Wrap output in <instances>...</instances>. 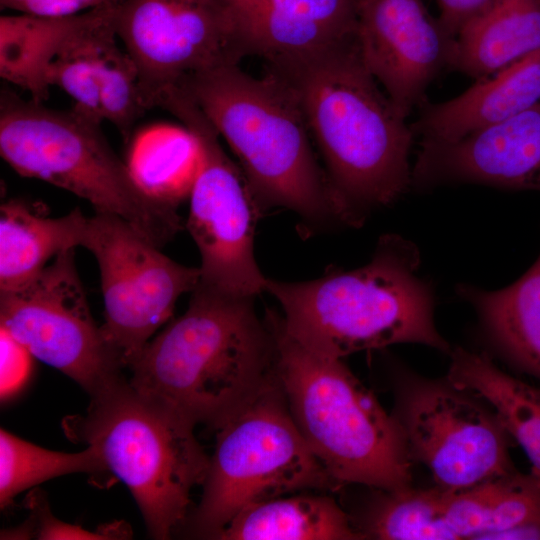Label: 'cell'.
Listing matches in <instances>:
<instances>
[{
  "instance_id": "52a82bcc",
  "label": "cell",
  "mask_w": 540,
  "mask_h": 540,
  "mask_svg": "<svg viewBox=\"0 0 540 540\" xmlns=\"http://www.w3.org/2000/svg\"><path fill=\"white\" fill-rule=\"evenodd\" d=\"M101 124L74 108L51 109L5 89L0 98V154L19 175L73 193L95 212L122 218L162 247L182 229L176 207L138 185Z\"/></svg>"
},
{
  "instance_id": "1f68e13d",
  "label": "cell",
  "mask_w": 540,
  "mask_h": 540,
  "mask_svg": "<svg viewBox=\"0 0 540 540\" xmlns=\"http://www.w3.org/2000/svg\"><path fill=\"white\" fill-rule=\"evenodd\" d=\"M440 10L439 22L452 38L471 19L499 0H435Z\"/></svg>"
},
{
  "instance_id": "ffe728a7",
  "label": "cell",
  "mask_w": 540,
  "mask_h": 540,
  "mask_svg": "<svg viewBox=\"0 0 540 540\" xmlns=\"http://www.w3.org/2000/svg\"><path fill=\"white\" fill-rule=\"evenodd\" d=\"M219 540H360L350 516L326 495L279 496L240 511Z\"/></svg>"
},
{
  "instance_id": "f1b7e54d",
  "label": "cell",
  "mask_w": 540,
  "mask_h": 540,
  "mask_svg": "<svg viewBox=\"0 0 540 540\" xmlns=\"http://www.w3.org/2000/svg\"><path fill=\"white\" fill-rule=\"evenodd\" d=\"M29 517L18 527L1 531V539H126L131 536L125 522H113L98 528L86 530L78 525L57 519L50 511L45 493L32 490L26 497Z\"/></svg>"
},
{
  "instance_id": "cb8c5ba5",
  "label": "cell",
  "mask_w": 540,
  "mask_h": 540,
  "mask_svg": "<svg viewBox=\"0 0 540 540\" xmlns=\"http://www.w3.org/2000/svg\"><path fill=\"white\" fill-rule=\"evenodd\" d=\"M441 491V490H440ZM445 519L459 539L540 521V479L513 472L470 488L441 491Z\"/></svg>"
},
{
  "instance_id": "ac0fdd59",
  "label": "cell",
  "mask_w": 540,
  "mask_h": 540,
  "mask_svg": "<svg viewBox=\"0 0 540 540\" xmlns=\"http://www.w3.org/2000/svg\"><path fill=\"white\" fill-rule=\"evenodd\" d=\"M540 50V0H499L454 38L450 66L478 78Z\"/></svg>"
},
{
  "instance_id": "d6986e66",
  "label": "cell",
  "mask_w": 540,
  "mask_h": 540,
  "mask_svg": "<svg viewBox=\"0 0 540 540\" xmlns=\"http://www.w3.org/2000/svg\"><path fill=\"white\" fill-rule=\"evenodd\" d=\"M87 219L79 208L47 217L20 199L4 202L0 207V291L26 284L58 254L81 246Z\"/></svg>"
},
{
  "instance_id": "3957f363",
  "label": "cell",
  "mask_w": 540,
  "mask_h": 540,
  "mask_svg": "<svg viewBox=\"0 0 540 540\" xmlns=\"http://www.w3.org/2000/svg\"><path fill=\"white\" fill-rule=\"evenodd\" d=\"M177 88L231 148L262 214L286 208L317 228L344 222L284 78L269 69L254 77L239 64H225L193 74Z\"/></svg>"
},
{
  "instance_id": "7402d4cb",
  "label": "cell",
  "mask_w": 540,
  "mask_h": 540,
  "mask_svg": "<svg viewBox=\"0 0 540 540\" xmlns=\"http://www.w3.org/2000/svg\"><path fill=\"white\" fill-rule=\"evenodd\" d=\"M99 9L69 17L24 13L2 15L1 78L27 91L33 101L43 103L49 95L47 72L51 63L72 39L93 22Z\"/></svg>"
},
{
  "instance_id": "44dd1931",
  "label": "cell",
  "mask_w": 540,
  "mask_h": 540,
  "mask_svg": "<svg viewBox=\"0 0 540 540\" xmlns=\"http://www.w3.org/2000/svg\"><path fill=\"white\" fill-rule=\"evenodd\" d=\"M447 380L485 400L507 434L528 456L531 473L540 479V388L499 369L483 353L450 351Z\"/></svg>"
},
{
  "instance_id": "8fae6325",
  "label": "cell",
  "mask_w": 540,
  "mask_h": 540,
  "mask_svg": "<svg viewBox=\"0 0 540 540\" xmlns=\"http://www.w3.org/2000/svg\"><path fill=\"white\" fill-rule=\"evenodd\" d=\"M74 250L26 284L0 291V327L91 397L124 378V367L93 319Z\"/></svg>"
},
{
  "instance_id": "603a6c76",
  "label": "cell",
  "mask_w": 540,
  "mask_h": 540,
  "mask_svg": "<svg viewBox=\"0 0 540 540\" xmlns=\"http://www.w3.org/2000/svg\"><path fill=\"white\" fill-rule=\"evenodd\" d=\"M495 346L521 370L540 379V255L514 283L496 291L462 285Z\"/></svg>"
},
{
  "instance_id": "9a60e30c",
  "label": "cell",
  "mask_w": 540,
  "mask_h": 540,
  "mask_svg": "<svg viewBox=\"0 0 540 540\" xmlns=\"http://www.w3.org/2000/svg\"><path fill=\"white\" fill-rule=\"evenodd\" d=\"M412 181L540 191V103L456 141L422 140Z\"/></svg>"
},
{
  "instance_id": "2e32d148",
  "label": "cell",
  "mask_w": 540,
  "mask_h": 540,
  "mask_svg": "<svg viewBox=\"0 0 540 540\" xmlns=\"http://www.w3.org/2000/svg\"><path fill=\"white\" fill-rule=\"evenodd\" d=\"M247 55L267 66L321 52L353 35L357 0H224Z\"/></svg>"
},
{
  "instance_id": "4316f807",
  "label": "cell",
  "mask_w": 540,
  "mask_h": 540,
  "mask_svg": "<svg viewBox=\"0 0 540 540\" xmlns=\"http://www.w3.org/2000/svg\"><path fill=\"white\" fill-rule=\"evenodd\" d=\"M108 472L99 452L91 447L77 453L48 450L0 430V506L9 507L22 491L71 473Z\"/></svg>"
},
{
  "instance_id": "6da1fadb",
  "label": "cell",
  "mask_w": 540,
  "mask_h": 540,
  "mask_svg": "<svg viewBox=\"0 0 540 540\" xmlns=\"http://www.w3.org/2000/svg\"><path fill=\"white\" fill-rule=\"evenodd\" d=\"M267 67L296 96L345 223L362 222L368 210L408 188L413 130L364 65L354 34L311 56Z\"/></svg>"
},
{
  "instance_id": "9c48e42d",
  "label": "cell",
  "mask_w": 540,
  "mask_h": 540,
  "mask_svg": "<svg viewBox=\"0 0 540 540\" xmlns=\"http://www.w3.org/2000/svg\"><path fill=\"white\" fill-rule=\"evenodd\" d=\"M162 108L199 144L187 220L201 257L199 283L224 294L255 298L266 291L268 278L254 255L255 227L262 212L247 180L222 148L216 130L182 90L172 92Z\"/></svg>"
},
{
  "instance_id": "7a4b0ae2",
  "label": "cell",
  "mask_w": 540,
  "mask_h": 540,
  "mask_svg": "<svg viewBox=\"0 0 540 540\" xmlns=\"http://www.w3.org/2000/svg\"><path fill=\"white\" fill-rule=\"evenodd\" d=\"M183 315L145 346L131 385L191 421L215 429L262 388L274 371V339L254 297L200 283Z\"/></svg>"
},
{
  "instance_id": "d6a6232c",
  "label": "cell",
  "mask_w": 540,
  "mask_h": 540,
  "mask_svg": "<svg viewBox=\"0 0 540 540\" xmlns=\"http://www.w3.org/2000/svg\"><path fill=\"white\" fill-rule=\"evenodd\" d=\"M485 540H540V521L529 522L512 528L490 533Z\"/></svg>"
},
{
  "instance_id": "7c38bea8",
  "label": "cell",
  "mask_w": 540,
  "mask_h": 540,
  "mask_svg": "<svg viewBox=\"0 0 540 540\" xmlns=\"http://www.w3.org/2000/svg\"><path fill=\"white\" fill-rule=\"evenodd\" d=\"M113 24L147 110L191 75L247 56L224 0H122Z\"/></svg>"
},
{
  "instance_id": "d4e9b609",
  "label": "cell",
  "mask_w": 540,
  "mask_h": 540,
  "mask_svg": "<svg viewBox=\"0 0 540 540\" xmlns=\"http://www.w3.org/2000/svg\"><path fill=\"white\" fill-rule=\"evenodd\" d=\"M199 159V144L190 130L160 125L137 136L127 164L148 195L177 207L189 197Z\"/></svg>"
},
{
  "instance_id": "5bb4252c",
  "label": "cell",
  "mask_w": 540,
  "mask_h": 540,
  "mask_svg": "<svg viewBox=\"0 0 540 540\" xmlns=\"http://www.w3.org/2000/svg\"><path fill=\"white\" fill-rule=\"evenodd\" d=\"M353 34L364 65L405 118L451 64L454 38L422 0H357Z\"/></svg>"
},
{
  "instance_id": "30bf717a",
  "label": "cell",
  "mask_w": 540,
  "mask_h": 540,
  "mask_svg": "<svg viewBox=\"0 0 540 540\" xmlns=\"http://www.w3.org/2000/svg\"><path fill=\"white\" fill-rule=\"evenodd\" d=\"M80 247L98 264L103 334L123 367L131 368L170 318L178 298L195 289L200 270L172 260L128 222L108 213L88 217Z\"/></svg>"
},
{
  "instance_id": "277c9868",
  "label": "cell",
  "mask_w": 540,
  "mask_h": 540,
  "mask_svg": "<svg viewBox=\"0 0 540 540\" xmlns=\"http://www.w3.org/2000/svg\"><path fill=\"white\" fill-rule=\"evenodd\" d=\"M419 256L407 240L382 237L371 261L350 270H330L302 282L267 279L279 302L286 332L308 350L342 359L399 343L451 349L437 331L433 293L417 275Z\"/></svg>"
},
{
  "instance_id": "5b68a950",
  "label": "cell",
  "mask_w": 540,
  "mask_h": 540,
  "mask_svg": "<svg viewBox=\"0 0 540 540\" xmlns=\"http://www.w3.org/2000/svg\"><path fill=\"white\" fill-rule=\"evenodd\" d=\"M274 370L291 416L306 443L338 485L375 490L411 487L412 459L402 429L338 358L314 353L267 310Z\"/></svg>"
},
{
  "instance_id": "8992f818",
  "label": "cell",
  "mask_w": 540,
  "mask_h": 540,
  "mask_svg": "<svg viewBox=\"0 0 540 540\" xmlns=\"http://www.w3.org/2000/svg\"><path fill=\"white\" fill-rule=\"evenodd\" d=\"M84 412L66 417L68 438L95 448L130 490L149 536L170 539L189 517L194 487L203 485L207 456L195 425L138 392L125 377L90 397Z\"/></svg>"
},
{
  "instance_id": "ba28073f",
  "label": "cell",
  "mask_w": 540,
  "mask_h": 540,
  "mask_svg": "<svg viewBox=\"0 0 540 540\" xmlns=\"http://www.w3.org/2000/svg\"><path fill=\"white\" fill-rule=\"evenodd\" d=\"M214 430L201 500L184 525L190 536L215 539L240 511L260 501L338 487L296 426L275 370Z\"/></svg>"
},
{
  "instance_id": "e0dca14e",
  "label": "cell",
  "mask_w": 540,
  "mask_h": 540,
  "mask_svg": "<svg viewBox=\"0 0 540 540\" xmlns=\"http://www.w3.org/2000/svg\"><path fill=\"white\" fill-rule=\"evenodd\" d=\"M411 126L422 140L451 142L503 122L540 103V50L485 77L446 102L423 101Z\"/></svg>"
},
{
  "instance_id": "83f0119b",
  "label": "cell",
  "mask_w": 540,
  "mask_h": 540,
  "mask_svg": "<svg viewBox=\"0 0 540 540\" xmlns=\"http://www.w3.org/2000/svg\"><path fill=\"white\" fill-rule=\"evenodd\" d=\"M96 68L103 119L129 140L134 125L147 109L140 92L137 68L118 40L114 24L98 39Z\"/></svg>"
},
{
  "instance_id": "484cf974",
  "label": "cell",
  "mask_w": 540,
  "mask_h": 540,
  "mask_svg": "<svg viewBox=\"0 0 540 540\" xmlns=\"http://www.w3.org/2000/svg\"><path fill=\"white\" fill-rule=\"evenodd\" d=\"M380 491L355 527L365 539H459L447 523L438 488Z\"/></svg>"
},
{
  "instance_id": "4fadbf2b",
  "label": "cell",
  "mask_w": 540,
  "mask_h": 540,
  "mask_svg": "<svg viewBox=\"0 0 540 540\" xmlns=\"http://www.w3.org/2000/svg\"><path fill=\"white\" fill-rule=\"evenodd\" d=\"M394 416L412 461L428 468L441 491L464 490L515 472L507 433L494 412L447 379L404 380Z\"/></svg>"
},
{
  "instance_id": "f546056e",
  "label": "cell",
  "mask_w": 540,
  "mask_h": 540,
  "mask_svg": "<svg viewBox=\"0 0 540 540\" xmlns=\"http://www.w3.org/2000/svg\"><path fill=\"white\" fill-rule=\"evenodd\" d=\"M0 357V396L6 403L16 398L29 383L34 356L0 327Z\"/></svg>"
},
{
  "instance_id": "4dcf8cb0",
  "label": "cell",
  "mask_w": 540,
  "mask_h": 540,
  "mask_svg": "<svg viewBox=\"0 0 540 540\" xmlns=\"http://www.w3.org/2000/svg\"><path fill=\"white\" fill-rule=\"evenodd\" d=\"M122 0H0L1 9L43 17H69L112 7Z\"/></svg>"
}]
</instances>
